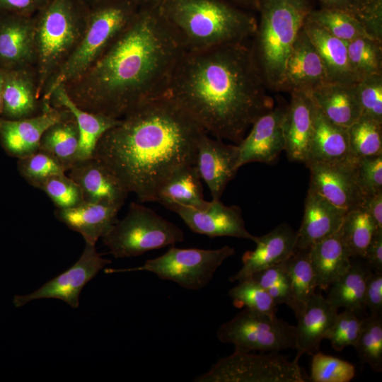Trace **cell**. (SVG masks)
<instances>
[{"label":"cell","mask_w":382,"mask_h":382,"mask_svg":"<svg viewBox=\"0 0 382 382\" xmlns=\"http://www.w3.org/2000/svg\"><path fill=\"white\" fill-rule=\"evenodd\" d=\"M66 112V108L54 107L50 103L42 113L34 117L15 120L0 117L2 147L9 155L18 158L37 151L46 129L61 120Z\"/></svg>","instance_id":"obj_19"},{"label":"cell","mask_w":382,"mask_h":382,"mask_svg":"<svg viewBox=\"0 0 382 382\" xmlns=\"http://www.w3.org/2000/svg\"><path fill=\"white\" fill-rule=\"evenodd\" d=\"M312 356L309 379L313 382H349L355 376V366L347 361L319 351Z\"/></svg>","instance_id":"obj_44"},{"label":"cell","mask_w":382,"mask_h":382,"mask_svg":"<svg viewBox=\"0 0 382 382\" xmlns=\"http://www.w3.org/2000/svg\"><path fill=\"white\" fill-rule=\"evenodd\" d=\"M235 5L249 11H256L257 0H227Z\"/></svg>","instance_id":"obj_55"},{"label":"cell","mask_w":382,"mask_h":382,"mask_svg":"<svg viewBox=\"0 0 382 382\" xmlns=\"http://www.w3.org/2000/svg\"><path fill=\"white\" fill-rule=\"evenodd\" d=\"M193 232L215 238L230 236L253 241L245 228L241 209L213 199L203 209L182 208L175 212Z\"/></svg>","instance_id":"obj_16"},{"label":"cell","mask_w":382,"mask_h":382,"mask_svg":"<svg viewBox=\"0 0 382 382\" xmlns=\"http://www.w3.org/2000/svg\"><path fill=\"white\" fill-rule=\"evenodd\" d=\"M217 337L223 343L233 345L235 349L278 352L296 349V325L278 318L276 315L245 308L219 327Z\"/></svg>","instance_id":"obj_11"},{"label":"cell","mask_w":382,"mask_h":382,"mask_svg":"<svg viewBox=\"0 0 382 382\" xmlns=\"http://www.w3.org/2000/svg\"><path fill=\"white\" fill-rule=\"evenodd\" d=\"M360 209L368 213L378 229L382 230V192L366 197Z\"/></svg>","instance_id":"obj_53"},{"label":"cell","mask_w":382,"mask_h":382,"mask_svg":"<svg viewBox=\"0 0 382 382\" xmlns=\"http://www.w3.org/2000/svg\"><path fill=\"white\" fill-rule=\"evenodd\" d=\"M346 212L308 189L304 213L297 233L296 250L308 249L338 231Z\"/></svg>","instance_id":"obj_26"},{"label":"cell","mask_w":382,"mask_h":382,"mask_svg":"<svg viewBox=\"0 0 382 382\" xmlns=\"http://www.w3.org/2000/svg\"><path fill=\"white\" fill-rule=\"evenodd\" d=\"M287 105H279L258 117L237 144L238 167L252 162L272 164L285 149L283 122Z\"/></svg>","instance_id":"obj_14"},{"label":"cell","mask_w":382,"mask_h":382,"mask_svg":"<svg viewBox=\"0 0 382 382\" xmlns=\"http://www.w3.org/2000/svg\"><path fill=\"white\" fill-rule=\"evenodd\" d=\"M360 361L376 373L382 371V316L370 314L362 319L354 345Z\"/></svg>","instance_id":"obj_40"},{"label":"cell","mask_w":382,"mask_h":382,"mask_svg":"<svg viewBox=\"0 0 382 382\" xmlns=\"http://www.w3.org/2000/svg\"><path fill=\"white\" fill-rule=\"evenodd\" d=\"M303 28L323 62L328 81L358 82L349 62L347 42L332 36L308 18Z\"/></svg>","instance_id":"obj_29"},{"label":"cell","mask_w":382,"mask_h":382,"mask_svg":"<svg viewBox=\"0 0 382 382\" xmlns=\"http://www.w3.org/2000/svg\"><path fill=\"white\" fill-rule=\"evenodd\" d=\"M251 277L267 291L277 306L285 303L294 311L292 288L285 261L255 272Z\"/></svg>","instance_id":"obj_43"},{"label":"cell","mask_w":382,"mask_h":382,"mask_svg":"<svg viewBox=\"0 0 382 382\" xmlns=\"http://www.w3.org/2000/svg\"><path fill=\"white\" fill-rule=\"evenodd\" d=\"M297 233L287 224H281L268 233L255 236L254 250H248L242 256L243 265L231 282L240 281L255 272L287 260L296 250Z\"/></svg>","instance_id":"obj_22"},{"label":"cell","mask_w":382,"mask_h":382,"mask_svg":"<svg viewBox=\"0 0 382 382\" xmlns=\"http://www.w3.org/2000/svg\"><path fill=\"white\" fill-rule=\"evenodd\" d=\"M235 249L225 245L218 249L179 248L171 247L162 255L146 260L136 267L107 268L105 274L146 271L158 278L174 282L182 287L199 290L205 287L216 270Z\"/></svg>","instance_id":"obj_9"},{"label":"cell","mask_w":382,"mask_h":382,"mask_svg":"<svg viewBox=\"0 0 382 382\" xmlns=\"http://www.w3.org/2000/svg\"><path fill=\"white\" fill-rule=\"evenodd\" d=\"M90 6L84 0H50L34 16L37 92L43 91L79 43Z\"/></svg>","instance_id":"obj_6"},{"label":"cell","mask_w":382,"mask_h":382,"mask_svg":"<svg viewBox=\"0 0 382 382\" xmlns=\"http://www.w3.org/2000/svg\"><path fill=\"white\" fill-rule=\"evenodd\" d=\"M290 94L283 122L284 151L291 161L305 163L313 134L314 103L308 93L294 91Z\"/></svg>","instance_id":"obj_23"},{"label":"cell","mask_w":382,"mask_h":382,"mask_svg":"<svg viewBox=\"0 0 382 382\" xmlns=\"http://www.w3.org/2000/svg\"><path fill=\"white\" fill-rule=\"evenodd\" d=\"M120 207L98 202L83 203L67 209H56L55 217L69 228L79 233L86 243L96 245L117 221Z\"/></svg>","instance_id":"obj_27"},{"label":"cell","mask_w":382,"mask_h":382,"mask_svg":"<svg viewBox=\"0 0 382 382\" xmlns=\"http://www.w3.org/2000/svg\"><path fill=\"white\" fill-rule=\"evenodd\" d=\"M68 175L80 187L83 200L122 207L129 192L101 161L93 156L78 160L68 170Z\"/></svg>","instance_id":"obj_18"},{"label":"cell","mask_w":382,"mask_h":382,"mask_svg":"<svg viewBox=\"0 0 382 382\" xmlns=\"http://www.w3.org/2000/svg\"><path fill=\"white\" fill-rule=\"evenodd\" d=\"M317 287L326 290L350 267L352 257L337 232L309 248Z\"/></svg>","instance_id":"obj_31"},{"label":"cell","mask_w":382,"mask_h":382,"mask_svg":"<svg viewBox=\"0 0 382 382\" xmlns=\"http://www.w3.org/2000/svg\"><path fill=\"white\" fill-rule=\"evenodd\" d=\"M349 158L347 128L329 120L314 103L313 129L305 164Z\"/></svg>","instance_id":"obj_30"},{"label":"cell","mask_w":382,"mask_h":382,"mask_svg":"<svg viewBox=\"0 0 382 382\" xmlns=\"http://www.w3.org/2000/svg\"><path fill=\"white\" fill-rule=\"evenodd\" d=\"M4 70L0 69V117L3 108Z\"/></svg>","instance_id":"obj_57"},{"label":"cell","mask_w":382,"mask_h":382,"mask_svg":"<svg viewBox=\"0 0 382 382\" xmlns=\"http://www.w3.org/2000/svg\"><path fill=\"white\" fill-rule=\"evenodd\" d=\"M356 163L357 159L349 157L306 164L311 173L309 190L346 213L360 209L364 197L357 182Z\"/></svg>","instance_id":"obj_13"},{"label":"cell","mask_w":382,"mask_h":382,"mask_svg":"<svg viewBox=\"0 0 382 382\" xmlns=\"http://www.w3.org/2000/svg\"><path fill=\"white\" fill-rule=\"evenodd\" d=\"M116 258L130 257L173 245L184 239L183 231L151 209L132 202L125 216L102 237Z\"/></svg>","instance_id":"obj_8"},{"label":"cell","mask_w":382,"mask_h":382,"mask_svg":"<svg viewBox=\"0 0 382 382\" xmlns=\"http://www.w3.org/2000/svg\"><path fill=\"white\" fill-rule=\"evenodd\" d=\"M80 133L74 115L67 110L65 115L48 127L42 134L39 149L56 157L66 171L76 161Z\"/></svg>","instance_id":"obj_33"},{"label":"cell","mask_w":382,"mask_h":382,"mask_svg":"<svg viewBox=\"0 0 382 382\" xmlns=\"http://www.w3.org/2000/svg\"><path fill=\"white\" fill-rule=\"evenodd\" d=\"M307 18L319 25L332 36L345 42L369 36L355 16L342 11L325 8L313 9Z\"/></svg>","instance_id":"obj_39"},{"label":"cell","mask_w":382,"mask_h":382,"mask_svg":"<svg viewBox=\"0 0 382 382\" xmlns=\"http://www.w3.org/2000/svg\"><path fill=\"white\" fill-rule=\"evenodd\" d=\"M299 359L289 361L277 352L253 354L235 349L220 359L209 371L194 380L196 382H306Z\"/></svg>","instance_id":"obj_10"},{"label":"cell","mask_w":382,"mask_h":382,"mask_svg":"<svg viewBox=\"0 0 382 382\" xmlns=\"http://www.w3.org/2000/svg\"><path fill=\"white\" fill-rule=\"evenodd\" d=\"M205 133L165 96L120 118L100 139L93 156L139 201L156 202L159 190L176 172L195 165L198 144Z\"/></svg>","instance_id":"obj_3"},{"label":"cell","mask_w":382,"mask_h":382,"mask_svg":"<svg viewBox=\"0 0 382 382\" xmlns=\"http://www.w3.org/2000/svg\"><path fill=\"white\" fill-rule=\"evenodd\" d=\"M365 262L352 261L349 270L330 285L327 300L337 309L357 312L364 308L366 283L371 274Z\"/></svg>","instance_id":"obj_34"},{"label":"cell","mask_w":382,"mask_h":382,"mask_svg":"<svg viewBox=\"0 0 382 382\" xmlns=\"http://www.w3.org/2000/svg\"><path fill=\"white\" fill-rule=\"evenodd\" d=\"M356 173L364 199L382 192V155L357 159Z\"/></svg>","instance_id":"obj_48"},{"label":"cell","mask_w":382,"mask_h":382,"mask_svg":"<svg viewBox=\"0 0 382 382\" xmlns=\"http://www.w3.org/2000/svg\"><path fill=\"white\" fill-rule=\"evenodd\" d=\"M233 305L270 315H276L277 304L273 299L251 277L238 281L228 291Z\"/></svg>","instance_id":"obj_42"},{"label":"cell","mask_w":382,"mask_h":382,"mask_svg":"<svg viewBox=\"0 0 382 382\" xmlns=\"http://www.w3.org/2000/svg\"><path fill=\"white\" fill-rule=\"evenodd\" d=\"M37 189L49 197L57 209L71 208L84 202L79 185L65 173L47 178Z\"/></svg>","instance_id":"obj_45"},{"label":"cell","mask_w":382,"mask_h":382,"mask_svg":"<svg viewBox=\"0 0 382 382\" xmlns=\"http://www.w3.org/2000/svg\"><path fill=\"white\" fill-rule=\"evenodd\" d=\"M34 16L0 13V69L35 66Z\"/></svg>","instance_id":"obj_17"},{"label":"cell","mask_w":382,"mask_h":382,"mask_svg":"<svg viewBox=\"0 0 382 382\" xmlns=\"http://www.w3.org/2000/svg\"><path fill=\"white\" fill-rule=\"evenodd\" d=\"M311 0H257L251 49L268 89L279 91L286 60L309 13Z\"/></svg>","instance_id":"obj_5"},{"label":"cell","mask_w":382,"mask_h":382,"mask_svg":"<svg viewBox=\"0 0 382 382\" xmlns=\"http://www.w3.org/2000/svg\"><path fill=\"white\" fill-rule=\"evenodd\" d=\"M158 8L185 51L249 40L257 20L227 0H160Z\"/></svg>","instance_id":"obj_4"},{"label":"cell","mask_w":382,"mask_h":382,"mask_svg":"<svg viewBox=\"0 0 382 382\" xmlns=\"http://www.w3.org/2000/svg\"><path fill=\"white\" fill-rule=\"evenodd\" d=\"M185 51L157 4L140 6L96 62L64 87L81 109L120 119L167 96Z\"/></svg>","instance_id":"obj_1"},{"label":"cell","mask_w":382,"mask_h":382,"mask_svg":"<svg viewBox=\"0 0 382 382\" xmlns=\"http://www.w3.org/2000/svg\"><path fill=\"white\" fill-rule=\"evenodd\" d=\"M362 320L356 312L345 309L337 314L333 324L325 335L334 349L342 351L345 347L355 345L359 337Z\"/></svg>","instance_id":"obj_46"},{"label":"cell","mask_w":382,"mask_h":382,"mask_svg":"<svg viewBox=\"0 0 382 382\" xmlns=\"http://www.w3.org/2000/svg\"><path fill=\"white\" fill-rule=\"evenodd\" d=\"M110 262L98 253L96 245L86 243L83 253L72 266L33 292L15 296L13 303L16 307H21L33 300L52 298L62 300L71 307L77 308L79 296L84 286Z\"/></svg>","instance_id":"obj_12"},{"label":"cell","mask_w":382,"mask_h":382,"mask_svg":"<svg viewBox=\"0 0 382 382\" xmlns=\"http://www.w3.org/2000/svg\"><path fill=\"white\" fill-rule=\"evenodd\" d=\"M156 202L175 212L182 208H204L209 201L204 199L201 177L196 166L176 172L159 190Z\"/></svg>","instance_id":"obj_32"},{"label":"cell","mask_w":382,"mask_h":382,"mask_svg":"<svg viewBox=\"0 0 382 382\" xmlns=\"http://www.w3.org/2000/svg\"><path fill=\"white\" fill-rule=\"evenodd\" d=\"M322 8L340 10L355 16L360 15L364 0H319Z\"/></svg>","instance_id":"obj_54"},{"label":"cell","mask_w":382,"mask_h":382,"mask_svg":"<svg viewBox=\"0 0 382 382\" xmlns=\"http://www.w3.org/2000/svg\"><path fill=\"white\" fill-rule=\"evenodd\" d=\"M326 81L323 62L302 27L286 60L279 91L310 93Z\"/></svg>","instance_id":"obj_20"},{"label":"cell","mask_w":382,"mask_h":382,"mask_svg":"<svg viewBox=\"0 0 382 382\" xmlns=\"http://www.w3.org/2000/svg\"><path fill=\"white\" fill-rule=\"evenodd\" d=\"M378 229L371 217L364 210L347 212L337 231L350 256L363 259L366 250Z\"/></svg>","instance_id":"obj_35"},{"label":"cell","mask_w":382,"mask_h":382,"mask_svg":"<svg viewBox=\"0 0 382 382\" xmlns=\"http://www.w3.org/2000/svg\"><path fill=\"white\" fill-rule=\"evenodd\" d=\"M89 6L107 0H84ZM139 6L156 4L160 0H132Z\"/></svg>","instance_id":"obj_56"},{"label":"cell","mask_w":382,"mask_h":382,"mask_svg":"<svg viewBox=\"0 0 382 382\" xmlns=\"http://www.w3.org/2000/svg\"><path fill=\"white\" fill-rule=\"evenodd\" d=\"M248 41L185 51L166 96L207 133L236 144L274 108Z\"/></svg>","instance_id":"obj_2"},{"label":"cell","mask_w":382,"mask_h":382,"mask_svg":"<svg viewBox=\"0 0 382 382\" xmlns=\"http://www.w3.org/2000/svg\"><path fill=\"white\" fill-rule=\"evenodd\" d=\"M50 0H0V13L34 16Z\"/></svg>","instance_id":"obj_51"},{"label":"cell","mask_w":382,"mask_h":382,"mask_svg":"<svg viewBox=\"0 0 382 382\" xmlns=\"http://www.w3.org/2000/svg\"><path fill=\"white\" fill-rule=\"evenodd\" d=\"M50 102L54 107L66 108L76 119L80 133L76 161L93 156L100 139L120 120L81 109L70 98L62 85L53 91Z\"/></svg>","instance_id":"obj_28"},{"label":"cell","mask_w":382,"mask_h":382,"mask_svg":"<svg viewBox=\"0 0 382 382\" xmlns=\"http://www.w3.org/2000/svg\"><path fill=\"white\" fill-rule=\"evenodd\" d=\"M364 308H368L370 314H382V272L372 271L365 289Z\"/></svg>","instance_id":"obj_50"},{"label":"cell","mask_w":382,"mask_h":382,"mask_svg":"<svg viewBox=\"0 0 382 382\" xmlns=\"http://www.w3.org/2000/svg\"><path fill=\"white\" fill-rule=\"evenodd\" d=\"M132 0H107L90 6L83 35L72 54L47 84L42 96L50 103L53 91L79 78L100 57L139 8Z\"/></svg>","instance_id":"obj_7"},{"label":"cell","mask_w":382,"mask_h":382,"mask_svg":"<svg viewBox=\"0 0 382 382\" xmlns=\"http://www.w3.org/2000/svg\"><path fill=\"white\" fill-rule=\"evenodd\" d=\"M358 20L369 36L382 40V0H364Z\"/></svg>","instance_id":"obj_49"},{"label":"cell","mask_w":382,"mask_h":382,"mask_svg":"<svg viewBox=\"0 0 382 382\" xmlns=\"http://www.w3.org/2000/svg\"><path fill=\"white\" fill-rule=\"evenodd\" d=\"M347 54L351 69L357 81L382 74V40L364 36L347 42Z\"/></svg>","instance_id":"obj_37"},{"label":"cell","mask_w":382,"mask_h":382,"mask_svg":"<svg viewBox=\"0 0 382 382\" xmlns=\"http://www.w3.org/2000/svg\"><path fill=\"white\" fill-rule=\"evenodd\" d=\"M49 104L44 103L38 95L35 66L4 71L1 118L15 120L34 117Z\"/></svg>","instance_id":"obj_21"},{"label":"cell","mask_w":382,"mask_h":382,"mask_svg":"<svg viewBox=\"0 0 382 382\" xmlns=\"http://www.w3.org/2000/svg\"><path fill=\"white\" fill-rule=\"evenodd\" d=\"M285 265L292 288L295 305L294 312L297 317L317 288L309 249L296 250L285 260Z\"/></svg>","instance_id":"obj_36"},{"label":"cell","mask_w":382,"mask_h":382,"mask_svg":"<svg viewBox=\"0 0 382 382\" xmlns=\"http://www.w3.org/2000/svg\"><path fill=\"white\" fill-rule=\"evenodd\" d=\"M18 170L20 175L35 188H38L47 178L66 172L65 167L56 157L40 149L18 158Z\"/></svg>","instance_id":"obj_41"},{"label":"cell","mask_w":382,"mask_h":382,"mask_svg":"<svg viewBox=\"0 0 382 382\" xmlns=\"http://www.w3.org/2000/svg\"><path fill=\"white\" fill-rule=\"evenodd\" d=\"M310 96L323 114L339 126L348 128L362 115L357 82L326 81Z\"/></svg>","instance_id":"obj_24"},{"label":"cell","mask_w":382,"mask_h":382,"mask_svg":"<svg viewBox=\"0 0 382 382\" xmlns=\"http://www.w3.org/2000/svg\"><path fill=\"white\" fill-rule=\"evenodd\" d=\"M357 86L362 115L382 124V74L361 79Z\"/></svg>","instance_id":"obj_47"},{"label":"cell","mask_w":382,"mask_h":382,"mask_svg":"<svg viewBox=\"0 0 382 382\" xmlns=\"http://www.w3.org/2000/svg\"><path fill=\"white\" fill-rule=\"evenodd\" d=\"M349 157L354 159L382 155V124L362 115L347 128Z\"/></svg>","instance_id":"obj_38"},{"label":"cell","mask_w":382,"mask_h":382,"mask_svg":"<svg viewBox=\"0 0 382 382\" xmlns=\"http://www.w3.org/2000/svg\"><path fill=\"white\" fill-rule=\"evenodd\" d=\"M238 152L237 144H227L221 139H214L208 133L199 140L195 166L213 199H220L226 185L236 176L239 169Z\"/></svg>","instance_id":"obj_15"},{"label":"cell","mask_w":382,"mask_h":382,"mask_svg":"<svg viewBox=\"0 0 382 382\" xmlns=\"http://www.w3.org/2000/svg\"><path fill=\"white\" fill-rule=\"evenodd\" d=\"M338 309L326 298L316 292L309 298L296 317V359L303 354L313 355L319 351L321 341L334 323Z\"/></svg>","instance_id":"obj_25"},{"label":"cell","mask_w":382,"mask_h":382,"mask_svg":"<svg viewBox=\"0 0 382 382\" xmlns=\"http://www.w3.org/2000/svg\"><path fill=\"white\" fill-rule=\"evenodd\" d=\"M363 260L370 270L382 272V231H378L374 234Z\"/></svg>","instance_id":"obj_52"}]
</instances>
